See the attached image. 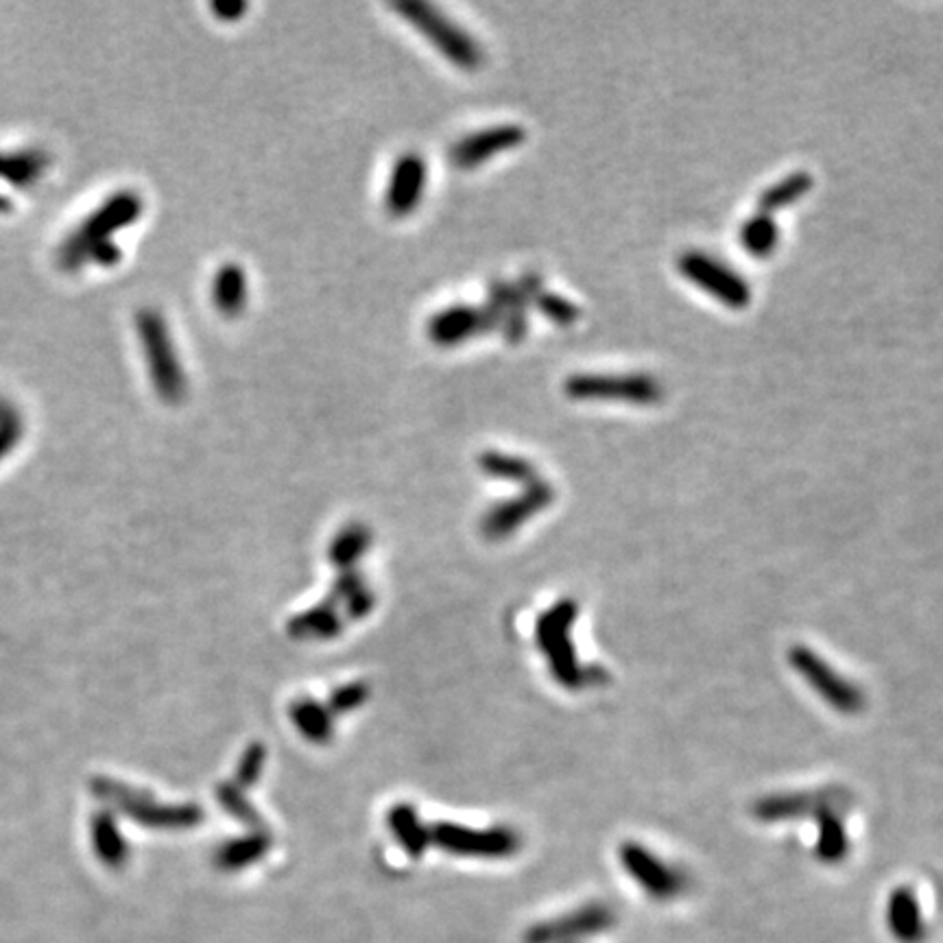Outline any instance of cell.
<instances>
[{"label":"cell","instance_id":"obj_1","mask_svg":"<svg viewBox=\"0 0 943 943\" xmlns=\"http://www.w3.org/2000/svg\"><path fill=\"white\" fill-rule=\"evenodd\" d=\"M579 616V603L573 598H562L550 609H546L535 625L537 647L546 655L548 668L555 682L566 691H584L594 686H605L609 675L600 666H586L579 662L573 645L570 632Z\"/></svg>","mask_w":943,"mask_h":943},{"label":"cell","instance_id":"obj_2","mask_svg":"<svg viewBox=\"0 0 943 943\" xmlns=\"http://www.w3.org/2000/svg\"><path fill=\"white\" fill-rule=\"evenodd\" d=\"M444 58L461 70H478L485 61L480 44L441 9L424 0H398L391 4Z\"/></svg>","mask_w":943,"mask_h":943},{"label":"cell","instance_id":"obj_3","mask_svg":"<svg viewBox=\"0 0 943 943\" xmlns=\"http://www.w3.org/2000/svg\"><path fill=\"white\" fill-rule=\"evenodd\" d=\"M136 328L158 396L169 405L181 403L186 396V376L165 317L153 308H145L136 315Z\"/></svg>","mask_w":943,"mask_h":943},{"label":"cell","instance_id":"obj_4","mask_svg":"<svg viewBox=\"0 0 943 943\" xmlns=\"http://www.w3.org/2000/svg\"><path fill=\"white\" fill-rule=\"evenodd\" d=\"M788 664L834 712L856 716L867 707L863 688L832 668V664L813 648L795 645L788 651Z\"/></svg>","mask_w":943,"mask_h":943},{"label":"cell","instance_id":"obj_5","mask_svg":"<svg viewBox=\"0 0 943 943\" xmlns=\"http://www.w3.org/2000/svg\"><path fill=\"white\" fill-rule=\"evenodd\" d=\"M430 843L441 852L459 858H487L500 861L512 858L520 852L523 838L514 827L496 825L487 830H476L459 824L439 822L430 827Z\"/></svg>","mask_w":943,"mask_h":943},{"label":"cell","instance_id":"obj_6","mask_svg":"<svg viewBox=\"0 0 943 943\" xmlns=\"http://www.w3.org/2000/svg\"><path fill=\"white\" fill-rule=\"evenodd\" d=\"M573 400H623L629 405H655L664 389L648 374H573L564 383Z\"/></svg>","mask_w":943,"mask_h":943},{"label":"cell","instance_id":"obj_7","mask_svg":"<svg viewBox=\"0 0 943 943\" xmlns=\"http://www.w3.org/2000/svg\"><path fill=\"white\" fill-rule=\"evenodd\" d=\"M142 215V199L133 190H125L115 195L108 204H103L86 224L77 236V245L68 247V254L83 247L88 242V254L101 265H115L120 258V249L110 242V235L120 228H127Z\"/></svg>","mask_w":943,"mask_h":943},{"label":"cell","instance_id":"obj_8","mask_svg":"<svg viewBox=\"0 0 943 943\" xmlns=\"http://www.w3.org/2000/svg\"><path fill=\"white\" fill-rule=\"evenodd\" d=\"M500 330V312L492 299L483 304H453L428 319V339L439 348L461 346L476 337H487Z\"/></svg>","mask_w":943,"mask_h":943},{"label":"cell","instance_id":"obj_9","mask_svg":"<svg viewBox=\"0 0 943 943\" xmlns=\"http://www.w3.org/2000/svg\"><path fill=\"white\" fill-rule=\"evenodd\" d=\"M103 800L117 802L118 808L125 811L136 824L147 827H162V830H183L201 824L204 813L195 804H181V806H167L156 800H151L145 793L131 791L125 784L115 782H99L95 788Z\"/></svg>","mask_w":943,"mask_h":943},{"label":"cell","instance_id":"obj_10","mask_svg":"<svg viewBox=\"0 0 943 943\" xmlns=\"http://www.w3.org/2000/svg\"><path fill=\"white\" fill-rule=\"evenodd\" d=\"M852 806V795L845 788L830 786L817 791H788L771 793L754 802L752 815L763 824L795 822L804 817H817L825 808L847 811Z\"/></svg>","mask_w":943,"mask_h":943},{"label":"cell","instance_id":"obj_11","mask_svg":"<svg viewBox=\"0 0 943 943\" xmlns=\"http://www.w3.org/2000/svg\"><path fill=\"white\" fill-rule=\"evenodd\" d=\"M555 500V489L550 483L537 478L535 483H530L525 487L523 494L509 498V500H500L496 503L480 520V530L487 539L498 542L505 539L509 535H514L520 529L525 523H529L530 518H535L537 514H542L544 509H548Z\"/></svg>","mask_w":943,"mask_h":943},{"label":"cell","instance_id":"obj_12","mask_svg":"<svg viewBox=\"0 0 943 943\" xmlns=\"http://www.w3.org/2000/svg\"><path fill=\"white\" fill-rule=\"evenodd\" d=\"M618 858L627 876H632L645 889V893L655 900H673L686 889V876L679 870L657 858L651 850L636 841L623 843L618 850Z\"/></svg>","mask_w":943,"mask_h":943},{"label":"cell","instance_id":"obj_13","mask_svg":"<svg viewBox=\"0 0 943 943\" xmlns=\"http://www.w3.org/2000/svg\"><path fill=\"white\" fill-rule=\"evenodd\" d=\"M679 271L691 282H695L697 287H702L714 299L723 301L729 308H745L752 301V289L743 280V276L721 265L718 260L709 258L707 254L686 251L679 258Z\"/></svg>","mask_w":943,"mask_h":943},{"label":"cell","instance_id":"obj_14","mask_svg":"<svg viewBox=\"0 0 943 943\" xmlns=\"http://www.w3.org/2000/svg\"><path fill=\"white\" fill-rule=\"evenodd\" d=\"M525 140H527V129L516 122L485 127L457 140L448 151V160L453 167L461 171H470L503 151L520 147Z\"/></svg>","mask_w":943,"mask_h":943},{"label":"cell","instance_id":"obj_15","mask_svg":"<svg viewBox=\"0 0 943 943\" xmlns=\"http://www.w3.org/2000/svg\"><path fill=\"white\" fill-rule=\"evenodd\" d=\"M612 922L614 913L605 904H588L568 915L530 926L525 933V943H573L607 931Z\"/></svg>","mask_w":943,"mask_h":943},{"label":"cell","instance_id":"obj_16","mask_svg":"<svg viewBox=\"0 0 943 943\" xmlns=\"http://www.w3.org/2000/svg\"><path fill=\"white\" fill-rule=\"evenodd\" d=\"M426 179H428V167L419 153L407 151L396 160L389 177L387 195H385V206L391 217L403 219L411 215L413 210L421 204Z\"/></svg>","mask_w":943,"mask_h":943},{"label":"cell","instance_id":"obj_17","mask_svg":"<svg viewBox=\"0 0 943 943\" xmlns=\"http://www.w3.org/2000/svg\"><path fill=\"white\" fill-rule=\"evenodd\" d=\"M487 299H492L500 312V335L507 344L516 346L527 339L529 332V299L516 282L494 278L487 285Z\"/></svg>","mask_w":943,"mask_h":943},{"label":"cell","instance_id":"obj_18","mask_svg":"<svg viewBox=\"0 0 943 943\" xmlns=\"http://www.w3.org/2000/svg\"><path fill=\"white\" fill-rule=\"evenodd\" d=\"M344 632V618L332 600H324L289 623V636L295 641H330Z\"/></svg>","mask_w":943,"mask_h":943},{"label":"cell","instance_id":"obj_19","mask_svg":"<svg viewBox=\"0 0 943 943\" xmlns=\"http://www.w3.org/2000/svg\"><path fill=\"white\" fill-rule=\"evenodd\" d=\"M269 847H271V836L265 830H254L247 836H236L232 841H226L215 854V865L221 872L236 874L240 870L251 867L260 858H265Z\"/></svg>","mask_w":943,"mask_h":943},{"label":"cell","instance_id":"obj_20","mask_svg":"<svg viewBox=\"0 0 943 943\" xmlns=\"http://www.w3.org/2000/svg\"><path fill=\"white\" fill-rule=\"evenodd\" d=\"M843 813L845 811L841 808H825L815 817L820 827L815 854L825 865H836L845 861L850 852V836H847V827L843 824Z\"/></svg>","mask_w":943,"mask_h":943},{"label":"cell","instance_id":"obj_21","mask_svg":"<svg viewBox=\"0 0 943 943\" xmlns=\"http://www.w3.org/2000/svg\"><path fill=\"white\" fill-rule=\"evenodd\" d=\"M387 825H389L391 834L396 836V841L400 843V847L411 858H421V854L430 845V827L421 824V820H419V815L411 804L394 806L387 815Z\"/></svg>","mask_w":943,"mask_h":943},{"label":"cell","instance_id":"obj_22","mask_svg":"<svg viewBox=\"0 0 943 943\" xmlns=\"http://www.w3.org/2000/svg\"><path fill=\"white\" fill-rule=\"evenodd\" d=\"M212 301L224 317H238L247 306V274L240 265L226 262L212 282Z\"/></svg>","mask_w":943,"mask_h":943},{"label":"cell","instance_id":"obj_23","mask_svg":"<svg viewBox=\"0 0 943 943\" xmlns=\"http://www.w3.org/2000/svg\"><path fill=\"white\" fill-rule=\"evenodd\" d=\"M886 920H889L891 931L904 942H915L924 933L920 904H917L911 889L902 886V889H895L891 893L889 904H886Z\"/></svg>","mask_w":943,"mask_h":943},{"label":"cell","instance_id":"obj_24","mask_svg":"<svg viewBox=\"0 0 943 943\" xmlns=\"http://www.w3.org/2000/svg\"><path fill=\"white\" fill-rule=\"evenodd\" d=\"M291 721H294L297 732L315 743V745H326L332 738L335 732V723H332V714L326 706H321L315 699H297L291 706Z\"/></svg>","mask_w":943,"mask_h":943},{"label":"cell","instance_id":"obj_25","mask_svg":"<svg viewBox=\"0 0 943 943\" xmlns=\"http://www.w3.org/2000/svg\"><path fill=\"white\" fill-rule=\"evenodd\" d=\"M330 600L335 605H344L346 616L350 621H360L365 616H369V612L374 609L376 596L371 588L367 586V582L356 573V570H346L339 575Z\"/></svg>","mask_w":943,"mask_h":943},{"label":"cell","instance_id":"obj_26","mask_svg":"<svg viewBox=\"0 0 943 943\" xmlns=\"http://www.w3.org/2000/svg\"><path fill=\"white\" fill-rule=\"evenodd\" d=\"M371 546V530L360 523H350L337 533L328 548L330 564L339 568L341 573L354 570V564L369 550Z\"/></svg>","mask_w":943,"mask_h":943},{"label":"cell","instance_id":"obj_27","mask_svg":"<svg viewBox=\"0 0 943 943\" xmlns=\"http://www.w3.org/2000/svg\"><path fill=\"white\" fill-rule=\"evenodd\" d=\"M478 468L483 474L509 483H523L525 487L537 480V468L516 455H505L498 450H485L478 457Z\"/></svg>","mask_w":943,"mask_h":943},{"label":"cell","instance_id":"obj_28","mask_svg":"<svg viewBox=\"0 0 943 943\" xmlns=\"http://www.w3.org/2000/svg\"><path fill=\"white\" fill-rule=\"evenodd\" d=\"M813 186V176L808 171H795L791 176L775 181L773 186L765 188L758 197V208L761 212L771 215L777 208H784L793 201H797L800 197H804Z\"/></svg>","mask_w":943,"mask_h":943},{"label":"cell","instance_id":"obj_29","mask_svg":"<svg viewBox=\"0 0 943 943\" xmlns=\"http://www.w3.org/2000/svg\"><path fill=\"white\" fill-rule=\"evenodd\" d=\"M777 238H780L777 224H775V219H773L771 215H766V212H758V215L750 217V219L743 224V228H741V240H743V247H745L750 254L758 256V258H765L768 254H773V249H775V245H777Z\"/></svg>","mask_w":943,"mask_h":943},{"label":"cell","instance_id":"obj_30","mask_svg":"<svg viewBox=\"0 0 943 943\" xmlns=\"http://www.w3.org/2000/svg\"><path fill=\"white\" fill-rule=\"evenodd\" d=\"M95 850L110 867H120L127 863V843L110 815H99L95 822Z\"/></svg>","mask_w":943,"mask_h":943},{"label":"cell","instance_id":"obj_31","mask_svg":"<svg viewBox=\"0 0 943 943\" xmlns=\"http://www.w3.org/2000/svg\"><path fill=\"white\" fill-rule=\"evenodd\" d=\"M217 800L221 804V808L235 817L236 822H240L251 830H265L262 827V817L258 815V811L249 804V800L245 797V791L238 788L235 782H224L217 788Z\"/></svg>","mask_w":943,"mask_h":943},{"label":"cell","instance_id":"obj_32","mask_svg":"<svg viewBox=\"0 0 943 943\" xmlns=\"http://www.w3.org/2000/svg\"><path fill=\"white\" fill-rule=\"evenodd\" d=\"M533 308H537L546 319H550L557 326H570L579 319L582 308L577 304H573L568 297L564 295L553 294L548 289H544L542 294L535 297Z\"/></svg>","mask_w":943,"mask_h":943},{"label":"cell","instance_id":"obj_33","mask_svg":"<svg viewBox=\"0 0 943 943\" xmlns=\"http://www.w3.org/2000/svg\"><path fill=\"white\" fill-rule=\"evenodd\" d=\"M265 761H267V750H265L260 743L249 745V747L245 750V754H242L240 763H238V768H236V786H238V788H242V791H245V788H251V786L260 780V775H262Z\"/></svg>","mask_w":943,"mask_h":943},{"label":"cell","instance_id":"obj_34","mask_svg":"<svg viewBox=\"0 0 943 943\" xmlns=\"http://www.w3.org/2000/svg\"><path fill=\"white\" fill-rule=\"evenodd\" d=\"M367 699H369V686L365 682H350V684L339 686L330 695V702L326 707L330 709L332 716H341V714H348V712H354L356 707L363 706Z\"/></svg>","mask_w":943,"mask_h":943},{"label":"cell","instance_id":"obj_35","mask_svg":"<svg viewBox=\"0 0 943 943\" xmlns=\"http://www.w3.org/2000/svg\"><path fill=\"white\" fill-rule=\"evenodd\" d=\"M249 9V4L247 2H242V0H221V2H212V11L221 18V20H228V22H235L238 20L245 11Z\"/></svg>","mask_w":943,"mask_h":943}]
</instances>
